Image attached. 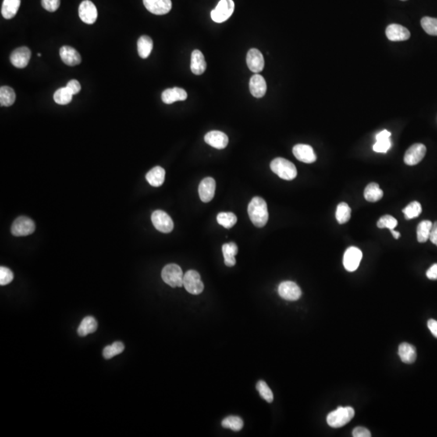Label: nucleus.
I'll return each instance as SVG.
<instances>
[{"mask_svg": "<svg viewBox=\"0 0 437 437\" xmlns=\"http://www.w3.org/2000/svg\"><path fill=\"white\" fill-rule=\"evenodd\" d=\"M16 101V93L12 88L4 86L0 89V105L11 106Z\"/></svg>", "mask_w": 437, "mask_h": 437, "instance_id": "nucleus-31", "label": "nucleus"}, {"mask_svg": "<svg viewBox=\"0 0 437 437\" xmlns=\"http://www.w3.org/2000/svg\"><path fill=\"white\" fill-rule=\"evenodd\" d=\"M73 96L68 88H60L54 93V100L58 105H68L72 101Z\"/></svg>", "mask_w": 437, "mask_h": 437, "instance_id": "nucleus-34", "label": "nucleus"}, {"mask_svg": "<svg viewBox=\"0 0 437 437\" xmlns=\"http://www.w3.org/2000/svg\"><path fill=\"white\" fill-rule=\"evenodd\" d=\"M429 240L437 246V221L432 225Z\"/></svg>", "mask_w": 437, "mask_h": 437, "instance_id": "nucleus-48", "label": "nucleus"}, {"mask_svg": "<svg viewBox=\"0 0 437 437\" xmlns=\"http://www.w3.org/2000/svg\"><path fill=\"white\" fill-rule=\"evenodd\" d=\"M392 143H391L390 139L387 140H379L376 142L374 145V150L376 152L378 153H386L390 149Z\"/></svg>", "mask_w": 437, "mask_h": 437, "instance_id": "nucleus-43", "label": "nucleus"}, {"mask_svg": "<svg viewBox=\"0 0 437 437\" xmlns=\"http://www.w3.org/2000/svg\"><path fill=\"white\" fill-rule=\"evenodd\" d=\"M352 435L354 437H371L369 430L364 427H357L352 431Z\"/></svg>", "mask_w": 437, "mask_h": 437, "instance_id": "nucleus-46", "label": "nucleus"}, {"mask_svg": "<svg viewBox=\"0 0 437 437\" xmlns=\"http://www.w3.org/2000/svg\"><path fill=\"white\" fill-rule=\"evenodd\" d=\"M144 6L151 13L155 15H165L172 8L171 0H143Z\"/></svg>", "mask_w": 437, "mask_h": 437, "instance_id": "nucleus-13", "label": "nucleus"}, {"mask_svg": "<svg viewBox=\"0 0 437 437\" xmlns=\"http://www.w3.org/2000/svg\"><path fill=\"white\" fill-rule=\"evenodd\" d=\"M222 426L225 428H229L232 431H238L242 429L244 422L238 416H228L222 421Z\"/></svg>", "mask_w": 437, "mask_h": 437, "instance_id": "nucleus-37", "label": "nucleus"}, {"mask_svg": "<svg viewBox=\"0 0 437 437\" xmlns=\"http://www.w3.org/2000/svg\"><path fill=\"white\" fill-rule=\"evenodd\" d=\"M406 220H411L416 218L421 214L422 206L419 202H411L410 204L406 206L404 209L402 210Z\"/></svg>", "mask_w": 437, "mask_h": 437, "instance_id": "nucleus-38", "label": "nucleus"}, {"mask_svg": "<svg viewBox=\"0 0 437 437\" xmlns=\"http://www.w3.org/2000/svg\"><path fill=\"white\" fill-rule=\"evenodd\" d=\"M151 222L159 232L169 233L173 229V221L165 211L157 210L151 214Z\"/></svg>", "mask_w": 437, "mask_h": 437, "instance_id": "nucleus-8", "label": "nucleus"}, {"mask_svg": "<svg viewBox=\"0 0 437 437\" xmlns=\"http://www.w3.org/2000/svg\"><path fill=\"white\" fill-rule=\"evenodd\" d=\"M427 148L422 143H416L409 147L404 156V162L406 165L413 166L417 165L425 157Z\"/></svg>", "mask_w": 437, "mask_h": 437, "instance_id": "nucleus-11", "label": "nucleus"}, {"mask_svg": "<svg viewBox=\"0 0 437 437\" xmlns=\"http://www.w3.org/2000/svg\"><path fill=\"white\" fill-rule=\"evenodd\" d=\"M60 57L64 63L68 66H76L81 62V56L76 49L64 46L60 49Z\"/></svg>", "mask_w": 437, "mask_h": 437, "instance_id": "nucleus-22", "label": "nucleus"}, {"mask_svg": "<svg viewBox=\"0 0 437 437\" xmlns=\"http://www.w3.org/2000/svg\"><path fill=\"white\" fill-rule=\"evenodd\" d=\"M79 16L82 21L93 25L97 19V10L95 4L90 0H84L79 7Z\"/></svg>", "mask_w": 437, "mask_h": 437, "instance_id": "nucleus-12", "label": "nucleus"}, {"mask_svg": "<svg viewBox=\"0 0 437 437\" xmlns=\"http://www.w3.org/2000/svg\"><path fill=\"white\" fill-rule=\"evenodd\" d=\"M66 87L72 92L73 95H76L81 90V85H80V83L76 79H72V80H70V81L68 82Z\"/></svg>", "mask_w": 437, "mask_h": 437, "instance_id": "nucleus-45", "label": "nucleus"}, {"mask_svg": "<svg viewBox=\"0 0 437 437\" xmlns=\"http://www.w3.org/2000/svg\"><path fill=\"white\" fill-rule=\"evenodd\" d=\"M399 356L405 364H412L417 357L416 347L407 342L401 343L399 346Z\"/></svg>", "mask_w": 437, "mask_h": 437, "instance_id": "nucleus-24", "label": "nucleus"}, {"mask_svg": "<svg viewBox=\"0 0 437 437\" xmlns=\"http://www.w3.org/2000/svg\"><path fill=\"white\" fill-rule=\"evenodd\" d=\"M273 172L283 180L292 181L297 176V170L293 163L285 158H275L271 163Z\"/></svg>", "mask_w": 437, "mask_h": 437, "instance_id": "nucleus-2", "label": "nucleus"}, {"mask_svg": "<svg viewBox=\"0 0 437 437\" xmlns=\"http://www.w3.org/2000/svg\"><path fill=\"white\" fill-rule=\"evenodd\" d=\"M279 296L286 300L295 301L300 299L302 295L301 289L296 285V282L292 281H285L281 282L278 289Z\"/></svg>", "mask_w": 437, "mask_h": 437, "instance_id": "nucleus-10", "label": "nucleus"}, {"mask_svg": "<svg viewBox=\"0 0 437 437\" xmlns=\"http://www.w3.org/2000/svg\"><path fill=\"white\" fill-rule=\"evenodd\" d=\"M402 1H406V0H402Z\"/></svg>", "mask_w": 437, "mask_h": 437, "instance_id": "nucleus-52", "label": "nucleus"}, {"mask_svg": "<svg viewBox=\"0 0 437 437\" xmlns=\"http://www.w3.org/2000/svg\"><path fill=\"white\" fill-rule=\"evenodd\" d=\"M426 275L428 279L431 280H436L437 279V263L433 264L430 267L429 269L426 272Z\"/></svg>", "mask_w": 437, "mask_h": 437, "instance_id": "nucleus-47", "label": "nucleus"}, {"mask_svg": "<svg viewBox=\"0 0 437 437\" xmlns=\"http://www.w3.org/2000/svg\"><path fill=\"white\" fill-rule=\"evenodd\" d=\"M97 329V321L91 316L85 317L79 324L77 332L79 336H87L89 334H93Z\"/></svg>", "mask_w": 437, "mask_h": 437, "instance_id": "nucleus-26", "label": "nucleus"}, {"mask_svg": "<svg viewBox=\"0 0 437 437\" xmlns=\"http://www.w3.org/2000/svg\"><path fill=\"white\" fill-rule=\"evenodd\" d=\"M35 223L26 216H19L15 220L11 228V232L15 236H26L35 231Z\"/></svg>", "mask_w": 437, "mask_h": 437, "instance_id": "nucleus-6", "label": "nucleus"}, {"mask_svg": "<svg viewBox=\"0 0 437 437\" xmlns=\"http://www.w3.org/2000/svg\"><path fill=\"white\" fill-rule=\"evenodd\" d=\"M223 255L225 257V263L227 267H233L236 264L235 256L237 254L238 247L234 242L224 244L222 246Z\"/></svg>", "mask_w": 437, "mask_h": 437, "instance_id": "nucleus-27", "label": "nucleus"}, {"mask_svg": "<svg viewBox=\"0 0 437 437\" xmlns=\"http://www.w3.org/2000/svg\"><path fill=\"white\" fill-rule=\"evenodd\" d=\"M354 416V409L351 406H346V407L339 406L337 410L331 412L327 416V424L331 426V428H342L348 424Z\"/></svg>", "mask_w": 437, "mask_h": 437, "instance_id": "nucleus-3", "label": "nucleus"}, {"mask_svg": "<svg viewBox=\"0 0 437 437\" xmlns=\"http://www.w3.org/2000/svg\"><path fill=\"white\" fill-rule=\"evenodd\" d=\"M428 326L431 334L437 339V321L434 319H430L428 322Z\"/></svg>", "mask_w": 437, "mask_h": 437, "instance_id": "nucleus-49", "label": "nucleus"}, {"mask_svg": "<svg viewBox=\"0 0 437 437\" xmlns=\"http://www.w3.org/2000/svg\"><path fill=\"white\" fill-rule=\"evenodd\" d=\"M250 90L252 95L257 98L265 96L267 93V83L261 75H256L252 76L250 80Z\"/></svg>", "mask_w": 437, "mask_h": 437, "instance_id": "nucleus-20", "label": "nucleus"}, {"mask_svg": "<svg viewBox=\"0 0 437 437\" xmlns=\"http://www.w3.org/2000/svg\"><path fill=\"white\" fill-rule=\"evenodd\" d=\"M364 194L367 201L375 203V202L379 201L382 199L383 191L380 188L378 184L372 182L366 186Z\"/></svg>", "mask_w": 437, "mask_h": 437, "instance_id": "nucleus-29", "label": "nucleus"}, {"mask_svg": "<svg viewBox=\"0 0 437 437\" xmlns=\"http://www.w3.org/2000/svg\"><path fill=\"white\" fill-rule=\"evenodd\" d=\"M421 26L429 35L437 36V18L425 16L421 19Z\"/></svg>", "mask_w": 437, "mask_h": 437, "instance_id": "nucleus-39", "label": "nucleus"}, {"mask_svg": "<svg viewBox=\"0 0 437 437\" xmlns=\"http://www.w3.org/2000/svg\"><path fill=\"white\" fill-rule=\"evenodd\" d=\"M256 387H257V391L259 392L260 395L263 399H265L269 403L273 402L274 395H273L272 391L270 389V387L267 385L265 381H258Z\"/></svg>", "mask_w": 437, "mask_h": 437, "instance_id": "nucleus-40", "label": "nucleus"}, {"mask_svg": "<svg viewBox=\"0 0 437 437\" xmlns=\"http://www.w3.org/2000/svg\"><path fill=\"white\" fill-rule=\"evenodd\" d=\"M165 170L162 167L157 166L151 168L146 175V180L151 186L159 187L165 182Z\"/></svg>", "mask_w": 437, "mask_h": 437, "instance_id": "nucleus-25", "label": "nucleus"}, {"mask_svg": "<svg viewBox=\"0 0 437 437\" xmlns=\"http://www.w3.org/2000/svg\"><path fill=\"white\" fill-rule=\"evenodd\" d=\"M432 222L430 221H424L419 224L417 228V240L420 243H425L429 240L430 233L432 228Z\"/></svg>", "mask_w": 437, "mask_h": 437, "instance_id": "nucleus-32", "label": "nucleus"}, {"mask_svg": "<svg viewBox=\"0 0 437 437\" xmlns=\"http://www.w3.org/2000/svg\"><path fill=\"white\" fill-rule=\"evenodd\" d=\"M138 53L142 58H147L153 49L152 39L148 36H142L138 40Z\"/></svg>", "mask_w": 437, "mask_h": 437, "instance_id": "nucleus-30", "label": "nucleus"}, {"mask_svg": "<svg viewBox=\"0 0 437 437\" xmlns=\"http://www.w3.org/2000/svg\"><path fill=\"white\" fill-rule=\"evenodd\" d=\"M362 257H363V253L359 248L354 247V246L348 248L343 256V266L345 269L349 272L356 271L360 266Z\"/></svg>", "mask_w": 437, "mask_h": 437, "instance_id": "nucleus-9", "label": "nucleus"}, {"mask_svg": "<svg viewBox=\"0 0 437 437\" xmlns=\"http://www.w3.org/2000/svg\"><path fill=\"white\" fill-rule=\"evenodd\" d=\"M390 136V132H388V130H382V132H380V133L377 134V136H376V140H377V141L387 140V139H389Z\"/></svg>", "mask_w": 437, "mask_h": 437, "instance_id": "nucleus-50", "label": "nucleus"}, {"mask_svg": "<svg viewBox=\"0 0 437 437\" xmlns=\"http://www.w3.org/2000/svg\"><path fill=\"white\" fill-rule=\"evenodd\" d=\"M21 0H4L1 9L2 16L5 19H12L16 16L20 6Z\"/></svg>", "mask_w": 437, "mask_h": 437, "instance_id": "nucleus-28", "label": "nucleus"}, {"mask_svg": "<svg viewBox=\"0 0 437 437\" xmlns=\"http://www.w3.org/2000/svg\"><path fill=\"white\" fill-rule=\"evenodd\" d=\"M397 225L398 221L392 215H384L377 221V227L379 228H389V230H392L396 228Z\"/></svg>", "mask_w": 437, "mask_h": 437, "instance_id": "nucleus-41", "label": "nucleus"}, {"mask_svg": "<svg viewBox=\"0 0 437 437\" xmlns=\"http://www.w3.org/2000/svg\"><path fill=\"white\" fill-rule=\"evenodd\" d=\"M60 0H41V5L48 12H55L60 6Z\"/></svg>", "mask_w": 437, "mask_h": 437, "instance_id": "nucleus-44", "label": "nucleus"}, {"mask_svg": "<svg viewBox=\"0 0 437 437\" xmlns=\"http://www.w3.org/2000/svg\"><path fill=\"white\" fill-rule=\"evenodd\" d=\"M13 273L9 268L5 267H0V285L5 286L13 280Z\"/></svg>", "mask_w": 437, "mask_h": 437, "instance_id": "nucleus-42", "label": "nucleus"}, {"mask_svg": "<svg viewBox=\"0 0 437 437\" xmlns=\"http://www.w3.org/2000/svg\"><path fill=\"white\" fill-rule=\"evenodd\" d=\"M233 0H221L211 12V19L216 23H223L229 19L234 12Z\"/></svg>", "mask_w": 437, "mask_h": 437, "instance_id": "nucleus-5", "label": "nucleus"}, {"mask_svg": "<svg viewBox=\"0 0 437 437\" xmlns=\"http://www.w3.org/2000/svg\"><path fill=\"white\" fill-rule=\"evenodd\" d=\"M351 212H352V209L347 203H339L337 207L336 212H335L337 221L340 225H343V224L348 222L351 218Z\"/></svg>", "mask_w": 437, "mask_h": 437, "instance_id": "nucleus-33", "label": "nucleus"}, {"mask_svg": "<svg viewBox=\"0 0 437 437\" xmlns=\"http://www.w3.org/2000/svg\"><path fill=\"white\" fill-rule=\"evenodd\" d=\"M246 62L248 68L254 73L261 72L265 65L263 54L257 49H250V51H248Z\"/></svg>", "mask_w": 437, "mask_h": 437, "instance_id": "nucleus-16", "label": "nucleus"}, {"mask_svg": "<svg viewBox=\"0 0 437 437\" xmlns=\"http://www.w3.org/2000/svg\"><path fill=\"white\" fill-rule=\"evenodd\" d=\"M206 68H207V63L203 53L199 50L193 51L191 54V62H190L191 72L194 75L200 76L205 72Z\"/></svg>", "mask_w": 437, "mask_h": 437, "instance_id": "nucleus-23", "label": "nucleus"}, {"mask_svg": "<svg viewBox=\"0 0 437 437\" xmlns=\"http://www.w3.org/2000/svg\"><path fill=\"white\" fill-rule=\"evenodd\" d=\"M183 286L189 293L193 295L200 294L204 289L200 274L193 270L188 271L184 275Z\"/></svg>", "mask_w": 437, "mask_h": 437, "instance_id": "nucleus-7", "label": "nucleus"}, {"mask_svg": "<svg viewBox=\"0 0 437 437\" xmlns=\"http://www.w3.org/2000/svg\"><path fill=\"white\" fill-rule=\"evenodd\" d=\"M124 349H125V346H124L122 342H114L112 345L105 346L104 350H103V356L106 360H110V359H112L114 356L121 354L123 352Z\"/></svg>", "mask_w": 437, "mask_h": 437, "instance_id": "nucleus-36", "label": "nucleus"}, {"mask_svg": "<svg viewBox=\"0 0 437 437\" xmlns=\"http://www.w3.org/2000/svg\"><path fill=\"white\" fill-rule=\"evenodd\" d=\"M217 222L225 228H231L237 222V217L232 212H221L217 215Z\"/></svg>", "mask_w": 437, "mask_h": 437, "instance_id": "nucleus-35", "label": "nucleus"}, {"mask_svg": "<svg viewBox=\"0 0 437 437\" xmlns=\"http://www.w3.org/2000/svg\"><path fill=\"white\" fill-rule=\"evenodd\" d=\"M31 58V51L28 47H19L16 49L11 54L10 60L14 67L25 68L28 66Z\"/></svg>", "mask_w": 437, "mask_h": 437, "instance_id": "nucleus-15", "label": "nucleus"}, {"mask_svg": "<svg viewBox=\"0 0 437 437\" xmlns=\"http://www.w3.org/2000/svg\"><path fill=\"white\" fill-rule=\"evenodd\" d=\"M204 140L207 144L217 149H224L228 143L227 135L218 130H212L208 132L204 137Z\"/></svg>", "mask_w": 437, "mask_h": 437, "instance_id": "nucleus-19", "label": "nucleus"}, {"mask_svg": "<svg viewBox=\"0 0 437 437\" xmlns=\"http://www.w3.org/2000/svg\"><path fill=\"white\" fill-rule=\"evenodd\" d=\"M161 277L163 281L172 288L183 286L184 275L182 268L174 263L168 264L163 268Z\"/></svg>", "mask_w": 437, "mask_h": 437, "instance_id": "nucleus-4", "label": "nucleus"}, {"mask_svg": "<svg viewBox=\"0 0 437 437\" xmlns=\"http://www.w3.org/2000/svg\"><path fill=\"white\" fill-rule=\"evenodd\" d=\"M215 181L212 178H206L200 182L199 193L203 203H209L215 196Z\"/></svg>", "mask_w": 437, "mask_h": 437, "instance_id": "nucleus-18", "label": "nucleus"}, {"mask_svg": "<svg viewBox=\"0 0 437 437\" xmlns=\"http://www.w3.org/2000/svg\"><path fill=\"white\" fill-rule=\"evenodd\" d=\"M387 38L392 41H402L408 40L410 37V33L408 29L400 25L392 24L386 29Z\"/></svg>", "mask_w": 437, "mask_h": 437, "instance_id": "nucleus-17", "label": "nucleus"}, {"mask_svg": "<svg viewBox=\"0 0 437 437\" xmlns=\"http://www.w3.org/2000/svg\"><path fill=\"white\" fill-rule=\"evenodd\" d=\"M390 232L391 233H392V235H393L394 237L395 238V239H399V238L400 237V232H397V231H395V229H392V230H390Z\"/></svg>", "mask_w": 437, "mask_h": 437, "instance_id": "nucleus-51", "label": "nucleus"}, {"mask_svg": "<svg viewBox=\"0 0 437 437\" xmlns=\"http://www.w3.org/2000/svg\"><path fill=\"white\" fill-rule=\"evenodd\" d=\"M187 98V93L181 88L168 89L163 92L161 95L163 102L165 104H172L178 101H185Z\"/></svg>", "mask_w": 437, "mask_h": 437, "instance_id": "nucleus-21", "label": "nucleus"}, {"mask_svg": "<svg viewBox=\"0 0 437 437\" xmlns=\"http://www.w3.org/2000/svg\"><path fill=\"white\" fill-rule=\"evenodd\" d=\"M292 152L298 161L306 164L315 162L317 156L311 146L306 144H297L292 149Z\"/></svg>", "mask_w": 437, "mask_h": 437, "instance_id": "nucleus-14", "label": "nucleus"}, {"mask_svg": "<svg viewBox=\"0 0 437 437\" xmlns=\"http://www.w3.org/2000/svg\"><path fill=\"white\" fill-rule=\"evenodd\" d=\"M248 214L254 226L257 228L265 226L269 218L265 200L260 197H254L248 206Z\"/></svg>", "mask_w": 437, "mask_h": 437, "instance_id": "nucleus-1", "label": "nucleus"}]
</instances>
